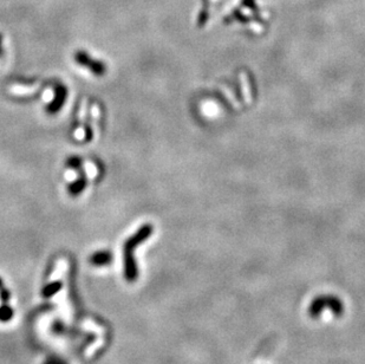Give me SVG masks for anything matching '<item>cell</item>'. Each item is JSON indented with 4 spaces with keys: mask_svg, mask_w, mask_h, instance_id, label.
Wrapping results in <instances>:
<instances>
[{
    "mask_svg": "<svg viewBox=\"0 0 365 364\" xmlns=\"http://www.w3.org/2000/svg\"><path fill=\"white\" fill-rule=\"evenodd\" d=\"M153 233L152 225H143L138 231L125 241L124 248H123V255H124V277L128 282H135L138 277V270L136 265V260L134 253L135 250L143 244Z\"/></svg>",
    "mask_w": 365,
    "mask_h": 364,
    "instance_id": "obj_1",
    "label": "cell"
},
{
    "mask_svg": "<svg viewBox=\"0 0 365 364\" xmlns=\"http://www.w3.org/2000/svg\"><path fill=\"white\" fill-rule=\"evenodd\" d=\"M325 308H329L336 317H341L344 313V305L339 298L331 294L318 296L314 298L309 306V316L313 319L321 315V311Z\"/></svg>",
    "mask_w": 365,
    "mask_h": 364,
    "instance_id": "obj_2",
    "label": "cell"
},
{
    "mask_svg": "<svg viewBox=\"0 0 365 364\" xmlns=\"http://www.w3.org/2000/svg\"><path fill=\"white\" fill-rule=\"evenodd\" d=\"M75 60L77 64L88 69V70L96 76L104 75L106 71V67L104 63L101 62V60L95 59L94 57H91L89 53L85 51H77L75 55Z\"/></svg>",
    "mask_w": 365,
    "mask_h": 364,
    "instance_id": "obj_3",
    "label": "cell"
},
{
    "mask_svg": "<svg viewBox=\"0 0 365 364\" xmlns=\"http://www.w3.org/2000/svg\"><path fill=\"white\" fill-rule=\"evenodd\" d=\"M68 97V90L67 88L64 85H57L55 88V96H53L52 101L50 102V104L48 105V110L49 114H56L58 113V111L63 108V105L65 104V101H67Z\"/></svg>",
    "mask_w": 365,
    "mask_h": 364,
    "instance_id": "obj_4",
    "label": "cell"
},
{
    "mask_svg": "<svg viewBox=\"0 0 365 364\" xmlns=\"http://www.w3.org/2000/svg\"><path fill=\"white\" fill-rule=\"evenodd\" d=\"M113 262V253H110L109 251L103 250L97 251L90 256V264L96 267H104L108 266Z\"/></svg>",
    "mask_w": 365,
    "mask_h": 364,
    "instance_id": "obj_5",
    "label": "cell"
},
{
    "mask_svg": "<svg viewBox=\"0 0 365 364\" xmlns=\"http://www.w3.org/2000/svg\"><path fill=\"white\" fill-rule=\"evenodd\" d=\"M87 186V181L85 179H84V176H78L76 180H74L70 183V186H69V193L71 195H74V197H77V195H79L82 191L84 190Z\"/></svg>",
    "mask_w": 365,
    "mask_h": 364,
    "instance_id": "obj_6",
    "label": "cell"
},
{
    "mask_svg": "<svg viewBox=\"0 0 365 364\" xmlns=\"http://www.w3.org/2000/svg\"><path fill=\"white\" fill-rule=\"evenodd\" d=\"M61 289V283L60 282H53L50 283L49 285H46L43 291H41V294H43V297L45 298H50L52 297L53 294H56L57 292H59Z\"/></svg>",
    "mask_w": 365,
    "mask_h": 364,
    "instance_id": "obj_7",
    "label": "cell"
},
{
    "mask_svg": "<svg viewBox=\"0 0 365 364\" xmlns=\"http://www.w3.org/2000/svg\"><path fill=\"white\" fill-rule=\"evenodd\" d=\"M13 317V310L9 304H3L0 306V322H9Z\"/></svg>",
    "mask_w": 365,
    "mask_h": 364,
    "instance_id": "obj_8",
    "label": "cell"
},
{
    "mask_svg": "<svg viewBox=\"0 0 365 364\" xmlns=\"http://www.w3.org/2000/svg\"><path fill=\"white\" fill-rule=\"evenodd\" d=\"M82 164H83V161L80 160V158H78V156H71V158L68 160V166L74 170H78L79 168L82 167Z\"/></svg>",
    "mask_w": 365,
    "mask_h": 364,
    "instance_id": "obj_9",
    "label": "cell"
},
{
    "mask_svg": "<svg viewBox=\"0 0 365 364\" xmlns=\"http://www.w3.org/2000/svg\"><path fill=\"white\" fill-rule=\"evenodd\" d=\"M84 167H85V172L88 176H89L90 179H95L96 175H97V168L95 167V164H92L91 162H87Z\"/></svg>",
    "mask_w": 365,
    "mask_h": 364,
    "instance_id": "obj_10",
    "label": "cell"
},
{
    "mask_svg": "<svg viewBox=\"0 0 365 364\" xmlns=\"http://www.w3.org/2000/svg\"><path fill=\"white\" fill-rule=\"evenodd\" d=\"M44 364H67V362L63 358L58 357V356H51V357L46 359Z\"/></svg>",
    "mask_w": 365,
    "mask_h": 364,
    "instance_id": "obj_11",
    "label": "cell"
},
{
    "mask_svg": "<svg viewBox=\"0 0 365 364\" xmlns=\"http://www.w3.org/2000/svg\"><path fill=\"white\" fill-rule=\"evenodd\" d=\"M0 53H2V34H0Z\"/></svg>",
    "mask_w": 365,
    "mask_h": 364,
    "instance_id": "obj_12",
    "label": "cell"
}]
</instances>
